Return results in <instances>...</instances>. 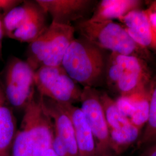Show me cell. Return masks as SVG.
<instances>
[{
  "mask_svg": "<svg viewBox=\"0 0 156 156\" xmlns=\"http://www.w3.org/2000/svg\"><path fill=\"white\" fill-rule=\"evenodd\" d=\"M54 135L53 122L44 97L35 93L25 108L20 129L13 141L12 156H44L51 148Z\"/></svg>",
  "mask_w": 156,
  "mask_h": 156,
  "instance_id": "1",
  "label": "cell"
},
{
  "mask_svg": "<svg viewBox=\"0 0 156 156\" xmlns=\"http://www.w3.org/2000/svg\"><path fill=\"white\" fill-rule=\"evenodd\" d=\"M106 66L102 49L82 38L73 39L62 63L75 82L93 88L100 85L105 76Z\"/></svg>",
  "mask_w": 156,
  "mask_h": 156,
  "instance_id": "2",
  "label": "cell"
},
{
  "mask_svg": "<svg viewBox=\"0 0 156 156\" xmlns=\"http://www.w3.org/2000/svg\"><path fill=\"white\" fill-rule=\"evenodd\" d=\"M74 27L81 38L102 50L136 56L144 60L149 58V51L138 45L123 26L112 20L96 22L83 19L76 23Z\"/></svg>",
  "mask_w": 156,
  "mask_h": 156,
  "instance_id": "3",
  "label": "cell"
},
{
  "mask_svg": "<svg viewBox=\"0 0 156 156\" xmlns=\"http://www.w3.org/2000/svg\"><path fill=\"white\" fill-rule=\"evenodd\" d=\"M106 83L120 96L145 91L150 78L146 61L138 57L111 53L106 62Z\"/></svg>",
  "mask_w": 156,
  "mask_h": 156,
  "instance_id": "4",
  "label": "cell"
},
{
  "mask_svg": "<svg viewBox=\"0 0 156 156\" xmlns=\"http://www.w3.org/2000/svg\"><path fill=\"white\" fill-rule=\"evenodd\" d=\"M35 88L42 97L59 104L80 102L82 89L62 66H42L35 71Z\"/></svg>",
  "mask_w": 156,
  "mask_h": 156,
  "instance_id": "5",
  "label": "cell"
},
{
  "mask_svg": "<svg viewBox=\"0 0 156 156\" xmlns=\"http://www.w3.org/2000/svg\"><path fill=\"white\" fill-rule=\"evenodd\" d=\"M35 71L26 61L14 57L8 62L2 86L9 104L16 108H26L35 94Z\"/></svg>",
  "mask_w": 156,
  "mask_h": 156,
  "instance_id": "6",
  "label": "cell"
},
{
  "mask_svg": "<svg viewBox=\"0 0 156 156\" xmlns=\"http://www.w3.org/2000/svg\"><path fill=\"white\" fill-rule=\"evenodd\" d=\"M80 109L94 135L98 156L111 153L109 128L102 106L99 91L95 88L83 87Z\"/></svg>",
  "mask_w": 156,
  "mask_h": 156,
  "instance_id": "7",
  "label": "cell"
},
{
  "mask_svg": "<svg viewBox=\"0 0 156 156\" xmlns=\"http://www.w3.org/2000/svg\"><path fill=\"white\" fill-rule=\"evenodd\" d=\"M36 2L49 14L51 22L72 26L73 22L83 20L84 16L89 9L91 1L89 0H37Z\"/></svg>",
  "mask_w": 156,
  "mask_h": 156,
  "instance_id": "8",
  "label": "cell"
},
{
  "mask_svg": "<svg viewBox=\"0 0 156 156\" xmlns=\"http://www.w3.org/2000/svg\"><path fill=\"white\" fill-rule=\"evenodd\" d=\"M119 20L138 45L147 50L156 51V35L151 28L146 11L135 9Z\"/></svg>",
  "mask_w": 156,
  "mask_h": 156,
  "instance_id": "9",
  "label": "cell"
},
{
  "mask_svg": "<svg viewBox=\"0 0 156 156\" xmlns=\"http://www.w3.org/2000/svg\"><path fill=\"white\" fill-rule=\"evenodd\" d=\"M51 35L42 66H60L68 48L75 39V28L73 26L51 22Z\"/></svg>",
  "mask_w": 156,
  "mask_h": 156,
  "instance_id": "10",
  "label": "cell"
},
{
  "mask_svg": "<svg viewBox=\"0 0 156 156\" xmlns=\"http://www.w3.org/2000/svg\"><path fill=\"white\" fill-rule=\"evenodd\" d=\"M44 101L53 120L55 133L66 146L69 156H79L74 128L70 117L56 101L45 97Z\"/></svg>",
  "mask_w": 156,
  "mask_h": 156,
  "instance_id": "11",
  "label": "cell"
},
{
  "mask_svg": "<svg viewBox=\"0 0 156 156\" xmlns=\"http://www.w3.org/2000/svg\"><path fill=\"white\" fill-rule=\"evenodd\" d=\"M58 104L72 121L79 156H98L94 135L80 108L73 104Z\"/></svg>",
  "mask_w": 156,
  "mask_h": 156,
  "instance_id": "12",
  "label": "cell"
},
{
  "mask_svg": "<svg viewBox=\"0 0 156 156\" xmlns=\"http://www.w3.org/2000/svg\"><path fill=\"white\" fill-rule=\"evenodd\" d=\"M140 3L136 0H102L89 19L96 22L119 20L129 12L138 9Z\"/></svg>",
  "mask_w": 156,
  "mask_h": 156,
  "instance_id": "13",
  "label": "cell"
},
{
  "mask_svg": "<svg viewBox=\"0 0 156 156\" xmlns=\"http://www.w3.org/2000/svg\"><path fill=\"white\" fill-rule=\"evenodd\" d=\"M42 10L36 1H23L22 3L12 9L2 19L5 35L9 38L15 30Z\"/></svg>",
  "mask_w": 156,
  "mask_h": 156,
  "instance_id": "14",
  "label": "cell"
},
{
  "mask_svg": "<svg viewBox=\"0 0 156 156\" xmlns=\"http://www.w3.org/2000/svg\"><path fill=\"white\" fill-rule=\"evenodd\" d=\"M109 134L112 152L120 156L139 140L142 129L129 122L119 128L109 129Z\"/></svg>",
  "mask_w": 156,
  "mask_h": 156,
  "instance_id": "15",
  "label": "cell"
},
{
  "mask_svg": "<svg viewBox=\"0 0 156 156\" xmlns=\"http://www.w3.org/2000/svg\"><path fill=\"white\" fill-rule=\"evenodd\" d=\"M0 84V151L9 147L15 136V119Z\"/></svg>",
  "mask_w": 156,
  "mask_h": 156,
  "instance_id": "16",
  "label": "cell"
},
{
  "mask_svg": "<svg viewBox=\"0 0 156 156\" xmlns=\"http://www.w3.org/2000/svg\"><path fill=\"white\" fill-rule=\"evenodd\" d=\"M46 14L43 10L17 28L9 37L21 42L31 43L44 33L49 26L46 22Z\"/></svg>",
  "mask_w": 156,
  "mask_h": 156,
  "instance_id": "17",
  "label": "cell"
},
{
  "mask_svg": "<svg viewBox=\"0 0 156 156\" xmlns=\"http://www.w3.org/2000/svg\"><path fill=\"white\" fill-rule=\"evenodd\" d=\"M129 96L132 107L129 120L136 127L142 129L145 127L149 117L150 92L146 90Z\"/></svg>",
  "mask_w": 156,
  "mask_h": 156,
  "instance_id": "18",
  "label": "cell"
},
{
  "mask_svg": "<svg viewBox=\"0 0 156 156\" xmlns=\"http://www.w3.org/2000/svg\"><path fill=\"white\" fill-rule=\"evenodd\" d=\"M100 99L109 129L119 128L130 122L119 111L115 100L104 91L100 92Z\"/></svg>",
  "mask_w": 156,
  "mask_h": 156,
  "instance_id": "19",
  "label": "cell"
},
{
  "mask_svg": "<svg viewBox=\"0 0 156 156\" xmlns=\"http://www.w3.org/2000/svg\"><path fill=\"white\" fill-rule=\"evenodd\" d=\"M156 141V82L150 92L149 114L145 129L142 133L137 144L140 148L145 147Z\"/></svg>",
  "mask_w": 156,
  "mask_h": 156,
  "instance_id": "20",
  "label": "cell"
},
{
  "mask_svg": "<svg viewBox=\"0 0 156 156\" xmlns=\"http://www.w3.org/2000/svg\"><path fill=\"white\" fill-rule=\"evenodd\" d=\"M20 0H0V19H2L15 6L22 3Z\"/></svg>",
  "mask_w": 156,
  "mask_h": 156,
  "instance_id": "21",
  "label": "cell"
},
{
  "mask_svg": "<svg viewBox=\"0 0 156 156\" xmlns=\"http://www.w3.org/2000/svg\"><path fill=\"white\" fill-rule=\"evenodd\" d=\"M51 149L58 156H69L66 146L55 133L52 141Z\"/></svg>",
  "mask_w": 156,
  "mask_h": 156,
  "instance_id": "22",
  "label": "cell"
},
{
  "mask_svg": "<svg viewBox=\"0 0 156 156\" xmlns=\"http://www.w3.org/2000/svg\"><path fill=\"white\" fill-rule=\"evenodd\" d=\"M146 11L149 17L151 28L156 35V2L153 3L151 7Z\"/></svg>",
  "mask_w": 156,
  "mask_h": 156,
  "instance_id": "23",
  "label": "cell"
},
{
  "mask_svg": "<svg viewBox=\"0 0 156 156\" xmlns=\"http://www.w3.org/2000/svg\"><path fill=\"white\" fill-rule=\"evenodd\" d=\"M140 156H156V141L145 147Z\"/></svg>",
  "mask_w": 156,
  "mask_h": 156,
  "instance_id": "24",
  "label": "cell"
},
{
  "mask_svg": "<svg viewBox=\"0 0 156 156\" xmlns=\"http://www.w3.org/2000/svg\"><path fill=\"white\" fill-rule=\"evenodd\" d=\"M5 35L4 33V30L3 27L2 21L0 19V53L1 52V49H2V39L3 37Z\"/></svg>",
  "mask_w": 156,
  "mask_h": 156,
  "instance_id": "25",
  "label": "cell"
},
{
  "mask_svg": "<svg viewBox=\"0 0 156 156\" xmlns=\"http://www.w3.org/2000/svg\"><path fill=\"white\" fill-rule=\"evenodd\" d=\"M44 156H58L51 148L45 151Z\"/></svg>",
  "mask_w": 156,
  "mask_h": 156,
  "instance_id": "26",
  "label": "cell"
},
{
  "mask_svg": "<svg viewBox=\"0 0 156 156\" xmlns=\"http://www.w3.org/2000/svg\"><path fill=\"white\" fill-rule=\"evenodd\" d=\"M117 156V155H116V154H115L114 153H111V154H109V155H108V156Z\"/></svg>",
  "mask_w": 156,
  "mask_h": 156,
  "instance_id": "27",
  "label": "cell"
}]
</instances>
